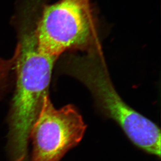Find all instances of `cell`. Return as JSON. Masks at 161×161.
<instances>
[{
    "label": "cell",
    "mask_w": 161,
    "mask_h": 161,
    "mask_svg": "<svg viewBox=\"0 0 161 161\" xmlns=\"http://www.w3.org/2000/svg\"><path fill=\"white\" fill-rule=\"evenodd\" d=\"M42 8L40 0H19L14 17L18 40L14 54L16 81L8 124L9 132L19 138L28 136L49 96L58 58L43 52L39 46L36 28Z\"/></svg>",
    "instance_id": "cell-1"
},
{
    "label": "cell",
    "mask_w": 161,
    "mask_h": 161,
    "mask_svg": "<svg viewBox=\"0 0 161 161\" xmlns=\"http://www.w3.org/2000/svg\"><path fill=\"white\" fill-rule=\"evenodd\" d=\"M70 74L89 90L97 108L116 122L135 146L152 155L161 157V131L155 123L127 104L116 91L99 49L86 55L72 58Z\"/></svg>",
    "instance_id": "cell-2"
},
{
    "label": "cell",
    "mask_w": 161,
    "mask_h": 161,
    "mask_svg": "<svg viewBox=\"0 0 161 161\" xmlns=\"http://www.w3.org/2000/svg\"><path fill=\"white\" fill-rule=\"evenodd\" d=\"M36 34L41 50L57 58L70 50L98 47L91 0H59L43 5Z\"/></svg>",
    "instance_id": "cell-3"
},
{
    "label": "cell",
    "mask_w": 161,
    "mask_h": 161,
    "mask_svg": "<svg viewBox=\"0 0 161 161\" xmlns=\"http://www.w3.org/2000/svg\"><path fill=\"white\" fill-rule=\"evenodd\" d=\"M86 128L74 105L56 108L47 96L30 132L31 161H60L82 140Z\"/></svg>",
    "instance_id": "cell-4"
}]
</instances>
